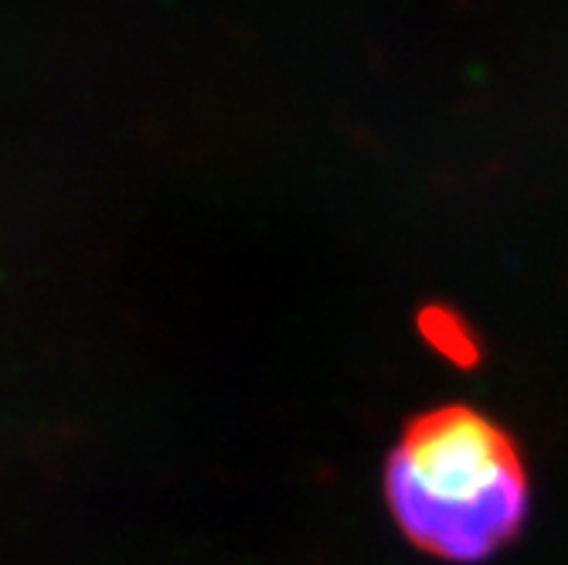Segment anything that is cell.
Listing matches in <instances>:
<instances>
[{"mask_svg": "<svg viewBox=\"0 0 568 565\" xmlns=\"http://www.w3.org/2000/svg\"><path fill=\"white\" fill-rule=\"evenodd\" d=\"M385 497L412 545L474 565L521 535L531 481L514 436L456 402L405 426L385 467Z\"/></svg>", "mask_w": 568, "mask_h": 565, "instance_id": "1", "label": "cell"}, {"mask_svg": "<svg viewBox=\"0 0 568 565\" xmlns=\"http://www.w3.org/2000/svg\"><path fill=\"white\" fill-rule=\"evenodd\" d=\"M419 334L423 341L443 354L446 362H453L456 369H474L480 362V341L470 331V324L459 314H453L449 306H426L419 314Z\"/></svg>", "mask_w": 568, "mask_h": 565, "instance_id": "2", "label": "cell"}]
</instances>
